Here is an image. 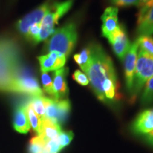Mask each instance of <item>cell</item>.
Masks as SVG:
<instances>
[{
	"mask_svg": "<svg viewBox=\"0 0 153 153\" xmlns=\"http://www.w3.org/2000/svg\"><path fill=\"white\" fill-rule=\"evenodd\" d=\"M89 49L91 62L86 73L97 98L105 102L106 99L103 92V82L107 79L117 81L114 64L101 45L92 44Z\"/></svg>",
	"mask_w": 153,
	"mask_h": 153,
	"instance_id": "6da1fadb",
	"label": "cell"
},
{
	"mask_svg": "<svg viewBox=\"0 0 153 153\" xmlns=\"http://www.w3.org/2000/svg\"><path fill=\"white\" fill-rule=\"evenodd\" d=\"M18 44L10 38H0V91H9L13 79L22 68Z\"/></svg>",
	"mask_w": 153,
	"mask_h": 153,
	"instance_id": "7a4b0ae2",
	"label": "cell"
},
{
	"mask_svg": "<svg viewBox=\"0 0 153 153\" xmlns=\"http://www.w3.org/2000/svg\"><path fill=\"white\" fill-rule=\"evenodd\" d=\"M77 33L74 23H68L55 31L48 42L47 50L57 51L68 57L75 45Z\"/></svg>",
	"mask_w": 153,
	"mask_h": 153,
	"instance_id": "3957f363",
	"label": "cell"
},
{
	"mask_svg": "<svg viewBox=\"0 0 153 153\" xmlns=\"http://www.w3.org/2000/svg\"><path fill=\"white\" fill-rule=\"evenodd\" d=\"M74 0H65L62 2L55 3L51 5V9L43 17L41 24L39 34V42L47 39L55 33V25L58 20L70 10L73 4Z\"/></svg>",
	"mask_w": 153,
	"mask_h": 153,
	"instance_id": "277c9868",
	"label": "cell"
},
{
	"mask_svg": "<svg viewBox=\"0 0 153 153\" xmlns=\"http://www.w3.org/2000/svg\"><path fill=\"white\" fill-rule=\"evenodd\" d=\"M9 92H14L31 97L43 96V92L36 78L22 67L13 79L9 88Z\"/></svg>",
	"mask_w": 153,
	"mask_h": 153,
	"instance_id": "5b68a950",
	"label": "cell"
},
{
	"mask_svg": "<svg viewBox=\"0 0 153 153\" xmlns=\"http://www.w3.org/2000/svg\"><path fill=\"white\" fill-rule=\"evenodd\" d=\"M153 76V56L140 50L137 54L132 94L136 95Z\"/></svg>",
	"mask_w": 153,
	"mask_h": 153,
	"instance_id": "8992f818",
	"label": "cell"
},
{
	"mask_svg": "<svg viewBox=\"0 0 153 153\" xmlns=\"http://www.w3.org/2000/svg\"><path fill=\"white\" fill-rule=\"evenodd\" d=\"M70 111V103L68 100H55L46 97L45 118H49L60 126L68 119Z\"/></svg>",
	"mask_w": 153,
	"mask_h": 153,
	"instance_id": "52a82bcc",
	"label": "cell"
},
{
	"mask_svg": "<svg viewBox=\"0 0 153 153\" xmlns=\"http://www.w3.org/2000/svg\"><path fill=\"white\" fill-rule=\"evenodd\" d=\"M51 7V4L48 2L44 3L20 19L17 23V28L19 32L26 37L29 28L35 24H41L43 17L50 10Z\"/></svg>",
	"mask_w": 153,
	"mask_h": 153,
	"instance_id": "ba28073f",
	"label": "cell"
},
{
	"mask_svg": "<svg viewBox=\"0 0 153 153\" xmlns=\"http://www.w3.org/2000/svg\"><path fill=\"white\" fill-rule=\"evenodd\" d=\"M107 38L111 44L114 53L117 57L120 60H123L131 46L124 28L119 25L118 27L112 33H111Z\"/></svg>",
	"mask_w": 153,
	"mask_h": 153,
	"instance_id": "9c48e42d",
	"label": "cell"
},
{
	"mask_svg": "<svg viewBox=\"0 0 153 153\" xmlns=\"http://www.w3.org/2000/svg\"><path fill=\"white\" fill-rule=\"evenodd\" d=\"M138 44L137 41L131 45L130 48L124 57V70H125L126 83L128 91H133V79L135 74V65H136L137 51H138Z\"/></svg>",
	"mask_w": 153,
	"mask_h": 153,
	"instance_id": "30bf717a",
	"label": "cell"
},
{
	"mask_svg": "<svg viewBox=\"0 0 153 153\" xmlns=\"http://www.w3.org/2000/svg\"><path fill=\"white\" fill-rule=\"evenodd\" d=\"M66 56L57 52L51 51L45 55L38 57L42 72H48L62 68L66 62Z\"/></svg>",
	"mask_w": 153,
	"mask_h": 153,
	"instance_id": "8fae6325",
	"label": "cell"
},
{
	"mask_svg": "<svg viewBox=\"0 0 153 153\" xmlns=\"http://www.w3.org/2000/svg\"><path fill=\"white\" fill-rule=\"evenodd\" d=\"M133 131L139 135H148L153 131V108L138 115L133 125Z\"/></svg>",
	"mask_w": 153,
	"mask_h": 153,
	"instance_id": "7c38bea8",
	"label": "cell"
},
{
	"mask_svg": "<svg viewBox=\"0 0 153 153\" xmlns=\"http://www.w3.org/2000/svg\"><path fill=\"white\" fill-rule=\"evenodd\" d=\"M118 10L116 7H107L101 16L103 23L102 33L106 38H108L119 26L118 23Z\"/></svg>",
	"mask_w": 153,
	"mask_h": 153,
	"instance_id": "4fadbf2b",
	"label": "cell"
},
{
	"mask_svg": "<svg viewBox=\"0 0 153 153\" xmlns=\"http://www.w3.org/2000/svg\"><path fill=\"white\" fill-rule=\"evenodd\" d=\"M67 69L60 68L55 70L53 77V91L55 100L64 99L68 94V88L66 82Z\"/></svg>",
	"mask_w": 153,
	"mask_h": 153,
	"instance_id": "5bb4252c",
	"label": "cell"
},
{
	"mask_svg": "<svg viewBox=\"0 0 153 153\" xmlns=\"http://www.w3.org/2000/svg\"><path fill=\"white\" fill-rule=\"evenodd\" d=\"M13 125L14 129L20 133L26 134L30 131L31 127L28 120L25 104L19 105L15 109Z\"/></svg>",
	"mask_w": 153,
	"mask_h": 153,
	"instance_id": "9a60e30c",
	"label": "cell"
},
{
	"mask_svg": "<svg viewBox=\"0 0 153 153\" xmlns=\"http://www.w3.org/2000/svg\"><path fill=\"white\" fill-rule=\"evenodd\" d=\"M62 132L59 124L53 121L49 118H44L41 119L40 133L38 135H41L47 142L55 140Z\"/></svg>",
	"mask_w": 153,
	"mask_h": 153,
	"instance_id": "2e32d148",
	"label": "cell"
},
{
	"mask_svg": "<svg viewBox=\"0 0 153 153\" xmlns=\"http://www.w3.org/2000/svg\"><path fill=\"white\" fill-rule=\"evenodd\" d=\"M137 31L140 36H151L153 34V7L138 24Z\"/></svg>",
	"mask_w": 153,
	"mask_h": 153,
	"instance_id": "e0dca14e",
	"label": "cell"
},
{
	"mask_svg": "<svg viewBox=\"0 0 153 153\" xmlns=\"http://www.w3.org/2000/svg\"><path fill=\"white\" fill-rule=\"evenodd\" d=\"M74 59L82 70L87 72L91 62V53L89 48H86L79 53L74 55Z\"/></svg>",
	"mask_w": 153,
	"mask_h": 153,
	"instance_id": "ac0fdd59",
	"label": "cell"
},
{
	"mask_svg": "<svg viewBox=\"0 0 153 153\" xmlns=\"http://www.w3.org/2000/svg\"><path fill=\"white\" fill-rule=\"evenodd\" d=\"M25 105H26V113H27V116L28 118V120H29L30 127L37 133V135H38L40 133V128H41V118L36 114V113L33 110V107H32L29 101Z\"/></svg>",
	"mask_w": 153,
	"mask_h": 153,
	"instance_id": "d6986e66",
	"label": "cell"
},
{
	"mask_svg": "<svg viewBox=\"0 0 153 153\" xmlns=\"http://www.w3.org/2000/svg\"><path fill=\"white\" fill-rule=\"evenodd\" d=\"M45 101H46V97H43V96L32 97L29 100V102L33 107V110L35 111L36 114L41 118V119L45 118Z\"/></svg>",
	"mask_w": 153,
	"mask_h": 153,
	"instance_id": "ffe728a7",
	"label": "cell"
},
{
	"mask_svg": "<svg viewBox=\"0 0 153 153\" xmlns=\"http://www.w3.org/2000/svg\"><path fill=\"white\" fill-rule=\"evenodd\" d=\"M117 85V81L111 79H107L103 82L102 89L106 99H114L116 97Z\"/></svg>",
	"mask_w": 153,
	"mask_h": 153,
	"instance_id": "44dd1931",
	"label": "cell"
},
{
	"mask_svg": "<svg viewBox=\"0 0 153 153\" xmlns=\"http://www.w3.org/2000/svg\"><path fill=\"white\" fill-rule=\"evenodd\" d=\"M141 103L144 106L153 103V76L145 83L144 91L141 97Z\"/></svg>",
	"mask_w": 153,
	"mask_h": 153,
	"instance_id": "7402d4cb",
	"label": "cell"
},
{
	"mask_svg": "<svg viewBox=\"0 0 153 153\" xmlns=\"http://www.w3.org/2000/svg\"><path fill=\"white\" fill-rule=\"evenodd\" d=\"M140 50L153 56V38L150 36H140L137 40Z\"/></svg>",
	"mask_w": 153,
	"mask_h": 153,
	"instance_id": "603a6c76",
	"label": "cell"
},
{
	"mask_svg": "<svg viewBox=\"0 0 153 153\" xmlns=\"http://www.w3.org/2000/svg\"><path fill=\"white\" fill-rule=\"evenodd\" d=\"M47 143V141L43 137L37 135V136H35L30 140V153H40L42 152L45 148Z\"/></svg>",
	"mask_w": 153,
	"mask_h": 153,
	"instance_id": "cb8c5ba5",
	"label": "cell"
},
{
	"mask_svg": "<svg viewBox=\"0 0 153 153\" xmlns=\"http://www.w3.org/2000/svg\"><path fill=\"white\" fill-rule=\"evenodd\" d=\"M73 137L74 133L72 131H62L57 136L56 140L60 148L62 150L63 148L70 145Z\"/></svg>",
	"mask_w": 153,
	"mask_h": 153,
	"instance_id": "d4e9b609",
	"label": "cell"
},
{
	"mask_svg": "<svg viewBox=\"0 0 153 153\" xmlns=\"http://www.w3.org/2000/svg\"><path fill=\"white\" fill-rule=\"evenodd\" d=\"M42 85L44 91L46 92L48 94L54 98V91H53V84L52 81V78L48 72H42L41 75Z\"/></svg>",
	"mask_w": 153,
	"mask_h": 153,
	"instance_id": "484cf974",
	"label": "cell"
},
{
	"mask_svg": "<svg viewBox=\"0 0 153 153\" xmlns=\"http://www.w3.org/2000/svg\"><path fill=\"white\" fill-rule=\"evenodd\" d=\"M41 30V24H35L32 25L28 30L26 38L34 42L35 43H39V34Z\"/></svg>",
	"mask_w": 153,
	"mask_h": 153,
	"instance_id": "4316f807",
	"label": "cell"
},
{
	"mask_svg": "<svg viewBox=\"0 0 153 153\" xmlns=\"http://www.w3.org/2000/svg\"><path fill=\"white\" fill-rule=\"evenodd\" d=\"M72 77H73L74 81H76L78 84L82 86H86L89 85V83L87 76L84 72L80 71V70H76L73 73Z\"/></svg>",
	"mask_w": 153,
	"mask_h": 153,
	"instance_id": "83f0119b",
	"label": "cell"
},
{
	"mask_svg": "<svg viewBox=\"0 0 153 153\" xmlns=\"http://www.w3.org/2000/svg\"><path fill=\"white\" fill-rule=\"evenodd\" d=\"M113 4L119 7H126L131 6H137L139 0H110Z\"/></svg>",
	"mask_w": 153,
	"mask_h": 153,
	"instance_id": "f1b7e54d",
	"label": "cell"
},
{
	"mask_svg": "<svg viewBox=\"0 0 153 153\" xmlns=\"http://www.w3.org/2000/svg\"><path fill=\"white\" fill-rule=\"evenodd\" d=\"M150 1V0H139L138 4H137V7H138V8H141V7H143L145 4H146Z\"/></svg>",
	"mask_w": 153,
	"mask_h": 153,
	"instance_id": "f546056e",
	"label": "cell"
},
{
	"mask_svg": "<svg viewBox=\"0 0 153 153\" xmlns=\"http://www.w3.org/2000/svg\"><path fill=\"white\" fill-rule=\"evenodd\" d=\"M147 137H148V141L150 142L151 144L153 145V131L151 132V133H148V135H146Z\"/></svg>",
	"mask_w": 153,
	"mask_h": 153,
	"instance_id": "4dcf8cb0",
	"label": "cell"
},
{
	"mask_svg": "<svg viewBox=\"0 0 153 153\" xmlns=\"http://www.w3.org/2000/svg\"><path fill=\"white\" fill-rule=\"evenodd\" d=\"M40 153H54V152H51V151H50L49 150H48V149L45 147V148L43 149V150L42 151V152H40Z\"/></svg>",
	"mask_w": 153,
	"mask_h": 153,
	"instance_id": "1f68e13d",
	"label": "cell"
}]
</instances>
